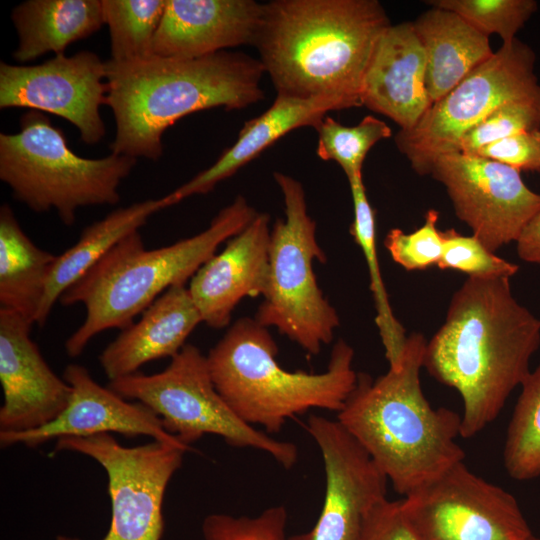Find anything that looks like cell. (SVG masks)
Returning <instances> with one entry per match:
<instances>
[{
	"instance_id": "obj_1",
	"label": "cell",
	"mask_w": 540,
	"mask_h": 540,
	"mask_svg": "<svg viewBox=\"0 0 540 540\" xmlns=\"http://www.w3.org/2000/svg\"><path fill=\"white\" fill-rule=\"evenodd\" d=\"M539 346L540 319L515 299L510 278L468 277L454 292L423 367L460 394V436H475L497 418Z\"/></svg>"
},
{
	"instance_id": "obj_2",
	"label": "cell",
	"mask_w": 540,
	"mask_h": 540,
	"mask_svg": "<svg viewBox=\"0 0 540 540\" xmlns=\"http://www.w3.org/2000/svg\"><path fill=\"white\" fill-rule=\"evenodd\" d=\"M390 25L377 0H273L263 3L253 46L277 95L350 109L362 106L369 62Z\"/></svg>"
},
{
	"instance_id": "obj_3",
	"label": "cell",
	"mask_w": 540,
	"mask_h": 540,
	"mask_svg": "<svg viewBox=\"0 0 540 540\" xmlns=\"http://www.w3.org/2000/svg\"><path fill=\"white\" fill-rule=\"evenodd\" d=\"M105 63V105L115 120L110 150L136 159L158 160L165 131L185 116L219 107L244 109L264 98L261 62L240 52Z\"/></svg>"
},
{
	"instance_id": "obj_4",
	"label": "cell",
	"mask_w": 540,
	"mask_h": 540,
	"mask_svg": "<svg viewBox=\"0 0 540 540\" xmlns=\"http://www.w3.org/2000/svg\"><path fill=\"white\" fill-rule=\"evenodd\" d=\"M426 344L421 333H411L398 368H389L375 380L359 373L337 415L393 489L404 496L465 459L456 442L461 415L444 407L434 409L422 391Z\"/></svg>"
},
{
	"instance_id": "obj_5",
	"label": "cell",
	"mask_w": 540,
	"mask_h": 540,
	"mask_svg": "<svg viewBox=\"0 0 540 540\" xmlns=\"http://www.w3.org/2000/svg\"><path fill=\"white\" fill-rule=\"evenodd\" d=\"M258 212L238 195L200 233L157 249H146L139 230L121 239L60 297L64 306L82 304L83 323L65 342L70 357L108 329H124L159 296L186 285L225 241L242 231Z\"/></svg>"
},
{
	"instance_id": "obj_6",
	"label": "cell",
	"mask_w": 540,
	"mask_h": 540,
	"mask_svg": "<svg viewBox=\"0 0 540 540\" xmlns=\"http://www.w3.org/2000/svg\"><path fill=\"white\" fill-rule=\"evenodd\" d=\"M277 354L267 327L242 317L206 356L217 391L243 421L277 433L289 418L312 408L337 413L343 408L358 378L354 350L346 341L334 344L322 373L287 371Z\"/></svg>"
},
{
	"instance_id": "obj_7",
	"label": "cell",
	"mask_w": 540,
	"mask_h": 540,
	"mask_svg": "<svg viewBox=\"0 0 540 540\" xmlns=\"http://www.w3.org/2000/svg\"><path fill=\"white\" fill-rule=\"evenodd\" d=\"M136 163L113 152L97 159L75 154L63 131L36 110L21 116L18 132L0 134L1 181L16 200L37 213L54 209L67 226L80 208L117 204Z\"/></svg>"
},
{
	"instance_id": "obj_8",
	"label": "cell",
	"mask_w": 540,
	"mask_h": 540,
	"mask_svg": "<svg viewBox=\"0 0 540 540\" xmlns=\"http://www.w3.org/2000/svg\"><path fill=\"white\" fill-rule=\"evenodd\" d=\"M273 176L283 196L284 217L271 228L267 286L254 318L316 355L331 343L340 324L313 270L314 260L325 263L326 255L301 182L281 172Z\"/></svg>"
},
{
	"instance_id": "obj_9",
	"label": "cell",
	"mask_w": 540,
	"mask_h": 540,
	"mask_svg": "<svg viewBox=\"0 0 540 540\" xmlns=\"http://www.w3.org/2000/svg\"><path fill=\"white\" fill-rule=\"evenodd\" d=\"M108 387L152 410L165 430L185 446L214 434L232 447L263 451L286 469L297 462L295 444L255 429L232 410L212 381L207 357L192 344L172 357L163 371L136 372L110 380Z\"/></svg>"
},
{
	"instance_id": "obj_10",
	"label": "cell",
	"mask_w": 540,
	"mask_h": 540,
	"mask_svg": "<svg viewBox=\"0 0 540 540\" xmlns=\"http://www.w3.org/2000/svg\"><path fill=\"white\" fill-rule=\"evenodd\" d=\"M535 61L534 51L519 39L503 43L488 60L432 104L414 127L399 130L396 146L413 170L428 175L434 160L458 152L462 137L493 110L539 92Z\"/></svg>"
},
{
	"instance_id": "obj_11",
	"label": "cell",
	"mask_w": 540,
	"mask_h": 540,
	"mask_svg": "<svg viewBox=\"0 0 540 540\" xmlns=\"http://www.w3.org/2000/svg\"><path fill=\"white\" fill-rule=\"evenodd\" d=\"M54 451L83 454L105 470L112 516L101 540H161L166 488L186 451L156 440L123 446L109 433L59 438ZM56 540L81 539L58 535Z\"/></svg>"
},
{
	"instance_id": "obj_12",
	"label": "cell",
	"mask_w": 540,
	"mask_h": 540,
	"mask_svg": "<svg viewBox=\"0 0 540 540\" xmlns=\"http://www.w3.org/2000/svg\"><path fill=\"white\" fill-rule=\"evenodd\" d=\"M400 503L422 540H524L534 534L516 498L464 461Z\"/></svg>"
},
{
	"instance_id": "obj_13",
	"label": "cell",
	"mask_w": 540,
	"mask_h": 540,
	"mask_svg": "<svg viewBox=\"0 0 540 540\" xmlns=\"http://www.w3.org/2000/svg\"><path fill=\"white\" fill-rule=\"evenodd\" d=\"M428 175L443 184L456 216L492 252L516 242L540 212V194L525 185L521 172L491 159L444 154Z\"/></svg>"
},
{
	"instance_id": "obj_14",
	"label": "cell",
	"mask_w": 540,
	"mask_h": 540,
	"mask_svg": "<svg viewBox=\"0 0 540 540\" xmlns=\"http://www.w3.org/2000/svg\"><path fill=\"white\" fill-rule=\"evenodd\" d=\"M106 61L92 51L58 54L38 65L0 62V108H28L61 117L73 124L81 140L100 142L105 124Z\"/></svg>"
},
{
	"instance_id": "obj_15",
	"label": "cell",
	"mask_w": 540,
	"mask_h": 540,
	"mask_svg": "<svg viewBox=\"0 0 540 540\" xmlns=\"http://www.w3.org/2000/svg\"><path fill=\"white\" fill-rule=\"evenodd\" d=\"M306 427L323 459L325 496L315 525L288 540H358L370 512L387 499L388 479L337 420L310 415Z\"/></svg>"
},
{
	"instance_id": "obj_16",
	"label": "cell",
	"mask_w": 540,
	"mask_h": 540,
	"mask_svg": "<svg viewBox=\"0 0 540 540\" xmlns=\"http://www.w3.org/2000/svg\"><path fill=\"white\" fill-rule=\"evenodd\" d=\"M71 386L70 400L62 413L38 429L0 432V446L23 444L35 448L63 437H88L116 432L125 436L145 435L184 451L182 444L163 427L161 419L140 402H131L111 388L100 385L80 364H69L63 373Z\"/></svg>"
},
{
	"instance_id": "obj_17",
	"label": "cell",
	"mask_w": 540,
	"mask_h": 540,
	"mask_svg": "<svg viewBox=\"0 0 540 540\" xmlns=\"http://www.w3.org/2000/svg\"><path fill=\"white\" fill-rule=\"evenodd\" d=\"M33 323L0 308V432L38 429L66 408L72 388L47 364L31 339Z\"/></svg>"
},
{
	"instance_id": "obj_18",
	"label": "cell",
	"mask_w": 540,
	"mask_h": 540,
	"mask_svg": "<svg viewBox=\"0 0 540 540\" xmlns=\"http://www.w3.org/2000/svg\"><path fill=\"white\" fill-rule=\"evenodd\" d=\"M270 215L257 213L189 281L188 290L202 323L219 329L245 297L264 295L269 269Z\"/></svg>"
},
{
	"instance_id": "obj_19",
	"label": "cell",
	"mask_w": 540,
	"mask_h": 540,
	"mask_svg": "<svg viewBox=\"0 0 540 540\" xmlns=\"http://www.w3.org/2000/svg\"><path fill=\"white\" fill-rule=\"evenodd\" d=\"M262 14L255 0H166L153 53L194 59L253 45Z\"/></svg>"
},
{
	"instance_id": "obj_20",
	"label": "cell",
	"mask_w": 540,
	"mask_h": 540,
	"mask_svg": "<svg viewBox=\"0 0 540 540\" xmlns=\"http://www.w3.org/2000/svg\"><path fill=\"white\" fill-rule=\"evenodd\" d=\"M362 106L414 127L432 105L426 87V56L413 22L390 25L380 36L361 92Z\"/></svg>"
},
{
	"instance_id": "obj_21",
	"label": "cell",
	"mask_w": 540,
	"mask_h": 540,
	"mask_svg": "<svg viewBox=\"0 0 540 540\" xmlns=\"http://www.w3.org/2000/svg\"><path fill=\"white\" fill-rule=\"evenodd\" d=\"M200 323L188 286L171 287L137 322L121 330L101 352L99 363L109 381L134 374L148 362L178 354Z\"/></svg>"
},
{
	"instance_id": "obj_22",
	"label": "cell",
	"mask_w": 540,
	"mask_h": 540,
	"mask_svg": "<svg viewBox=\"0 0 540 540\" xmlns=\"http://www.w3.org/2000/svg\"><path fill=\"white\" fill-rule=\"evenodd\" d=\"M343 109L348 108L333 98L302 99L276 95L266 111L244 123L233 145L224 150L210 167L166 195L170 205L193 195L207 194L289 132L307 126L315 129L328 112Z\"/></svg>"
},
{
	"instance_id": "obj_23",
	"label": "cell",
	"mask_w": 540,
	"mask_h": 540,
	"mask_svg": "<svg viewBox=\"0 0 540 540\" xmlns=\"http://www.w3.org/2000/svg\"><path fill=\"white\" fill-rule=\"evenodd\" d=\"M412 22L426 56L431 104L494 54L489 37L450 10L432 7Z\"/></svg>"
},
{
	"instance_id": "obj_24",
	"label": "cell",
	"mask_w": 540,
	"mask_h": 540,
	"mask_svg": "<svg viewBox=\"0 0 540 540\" xmlns=\"http://www.w3.org/2000/svg\"><path fill=\"white\" fill-rule=\"evenodd\" d=\"M11 19L18 35L12 55L20 63L64 54L105 24L101 0H27L13 8Z\"/></svg>"
},
{
	"instance_id": "obj_25",
	"label": "cell",
	"mask_w": 540,
	"mask_h": 540,
	"mask_svg": "<svg viewBox=\"0 0 540 540\" xmlns=\"http://www.w3.org/2000/svg\"><path fill=\"white\" fill-rule=\"evenodd\" d=\"M167 207H170L167 196L147 199L118 208L84 228L76 243L57 255L35 323L43 326L53 306L68 288L121 239L139 230L153 214Z\"/></svg>"
},
{
	"instance_id": "obj_26",
	"label": "cell",
	"mask_w": 540,
	"mask_h": 540,
	"mask_svg": "<svg viewBox=\"0 0 540 540\" xmlns=\"http://www.w3.org/2000/svg\"><path fill=\"white\" fill-rule=\"evenodd\" d=\"M56 259L25 234L8 204L0 207V308L35 324Z\"/></svg>"
},
{
	"instance_id": "obj_27",
	"label": "cell",
	"mask_w": 540,
	"mask_h": 540,
	"mask_svg": "<svg viewBox=\"0 0 540 540\" xmlns=\"http://www.w3.org/2000/svg\"><path fill=\"white\" fill-rule=\"evenodd\" d=\"M348 182L354 208V219L349 231L365 257L376 308L375 322L389 368L396 369L401 363L407 336L405 329L392 312L380 274L376 250L375 212L368 200L362 174L349 178Z\"/></svg>"
},
{
	"instance_id": "obj_28",
	"label": "cell",
	"mask_w": 540,
	"mask_h": 540,
	"mask_svg": "<svg viewBox=\"0 0 540 540\" xmlns=\"http://www.w3.org/2000/svg\"><path fill=\"white\" fill-rule=\"evenodd\" d=\"M508 424L503 465L514 480L540 477V364L521 384Z\"/></svg>"
},
{
	"instance_id": "obj_29",
	"label": "cell",
	"mask_w": 540,
	"mask_h": 540,
	"mask_svg": "<svg viewBox=\"0 0 540 540\" xmlns=\"http://www.w3.org/2000/svg\"><path fill=\"white\" fill-rule=\"evenodd\" d=\"M110 35L111 58L130 62L154 55L153 43L166 0H101Z\"/></svg>"
},
{
	"instance_id": "obj_30",
	"label": "cell",
	"mask_w": 540,
	"mask_h": 540,
	"mask_svg": "<svg viewBox=\"0 0 540 540\" xmlns=\"http://www.w3.org/2000/svg\"><path fill=\"white\" fill-rule=\"evenodd\" d=\"M318 135L316 153L324 161H335L347 179L362 174L370 149L392 135L381 119L368 115L355 126H345L326 115L315 127Z\"/></svg>"
},
{
	"instance_id": "obj_31",
	"label": "cell",
	"mask_w": 540,
	"mask_h": 540,
	"mask_svg": "<svg viewBox=\"0 0 540 540\" xmlns=\"http://www.w3.org/2000/svg\"><path fill=\"white\" fill-rule=\"evenodd\" d=\"M426 3L455 12L483 35H499L503 43L515 39L537 10L534 0H430Z\"/></svg>"
},
{
	"instance_id": "obj_32",
	"label": "cell",
	"mask_w": 540,
	"mask_h": 540,
	"mask_svg": "<svg viewBox=\"0 0 540 540\" xmlns=\"http://www.w3.org/2000/svg\"><path fill=\"white\" fill-rule=\"evenodd\" d=\"M529 131H540V91L493 110L462 137L458 152L474 155L491 142Z\"/></svg>"
},
{
	"instance_id": "obj_33",
	"label": "cell",
	"mask_w": 540,
	"mask_h": 540,
	"mask_svg": "<svg viewBox=\"0 0 540 540\" xmlns=\"http://www.w3.org/2000/svg\"><path fill=\"white\" fill-rule=\"evenodd\" d=\"M442 236L443 253L437 264L441 270L476 278H511L519 270L518 265L495 255L473 234L465 236L451 228L442 231Z\"/></svg>"
},
{
	"instance_id": "obj_34",
	"label": "cell",
	"mask_w": 540,
	"mask_h": 540,
	"mask_svg": "<svg viewBox=\"0 0 540 540\" xmlns=\"http://www.w3.org/2000/svg\"><path fill=\"white\" fill-rule=\"evenodd\" d=\"M288 513L283 505L265 509L255 517L213 513L203 519L204 540H288Z\"/></svg>"
},
{
	"instance_id": "obj_35",
	"label": "cell",
	"mask_w": 540,
	"mask_h": 540,
	"mask_svg": "<svg viewBox=\"0 0 540 540\" xmlns=\"http://www.w3.org/2000/svg\"><path fill=\"white\" fill-rule=\"evenodd\" d=\"M438 218L439 212L430 209L425 223L415 231L404 233L399 228L391 229L384 244L394 262L408 271L437 266L443 253L442 231L436 226Z\"/></svg>"
},
{
	"instance_id": "obj_36",
	"label": "cell",
	"mask_w": 540,
	"mask_h": 540,
	"mask_svg": "<svg viewBox=\"0 0 540 540\" xmlns=\"http://www.w3.org/2000/svg\"><path fill=\"white\" fill-rule=\"evenodd\" d=\"M474 155L491 159L518 171H540V131L515 134L491 142Z\"/></svg>"
},
{
	"instance_id": "obj_37",
	"label": "cell",
	"mask_w": 540,
	"mask_h": 540,
	"mask_svg": "<svg viewBox=\"0 0 540 540\" xmlns=\"http://www.w3.org/2000/svg\"><path fill=\"white\" fill-rule=\"evenodd\" d=\"M358 540H422L406 518L400 500L385 499L368 515Z\"/></svg>"
},
{
	"instance_id": "obj_38",
	"label": "cell",
	"mask_w": 540,
	"mask_h": 540,
	"mask_svg": "<svg viewBox=\"0 0 540 540\" xmlns=\"http://www.w3.org/2000/svg\"><path fill=\"white\" fill-rule=\"evenodd\" d=\"M516 249L525 262L540 265V212L524 227L516 241Z\"/></svg>"
},
{
	"instance_id": "obj_39",
	"label": "cell",
	"mask_w": 540,
	"mask_h": 540,
	"mask_svg": "<svg viewBox=\"0 0 540 540\" xmlns=\"http://www.w3.org/2000/svg\"><path fill=\"white\" fill-rule=\"evenodd\" d=\"M524 540H540V538L538 536H536L535 534H532L531 536H529L528 538H526Z\"/></svg>"
}]
</instances>
